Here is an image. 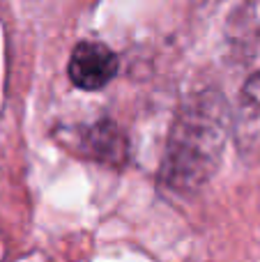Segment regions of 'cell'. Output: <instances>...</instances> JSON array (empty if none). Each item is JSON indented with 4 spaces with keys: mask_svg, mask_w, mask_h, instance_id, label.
I'll return each instance as SVG.
<instances>
[{
    "mask_svg": "<svg viewBox=\"0 0 260 262\" xmlns=\"http://www.w3.org/2000/svg\"><path fill=\"white\" fill-rule=\"evenodd\" d=\"M233 129V113L219 92H201L180 108L166 143L161 180L170 191H196L216 172L226 140Z\"/></svg>",
    "mask_w": 260,
    "mask_h": 262,
    "instance_id": "cell-1",
    "label": "cell"
},
{
    "mask_svg": "<svg viewBox=\"0 0 260 262\" xmlns=\"http://www.w3.org/2000/svg\"><path fill=\"white\" fill-rule=\"evenodd\" d=\"M237 147L247 157L260 154V72L253 74L242 88L237 118L233 120Z\"/></svg>",
    "mask_w": 260,
    "mask_h": 262,
    "instance_id": "cell-4",
    "label": "cell"
},
{
    "mask_svg": "<svg viewBox=\"0 0 260 262\" xmlns=\"http://www.w3.org/2000/svg\"><path fill=\"white\" fill-rule=\"evenodd\" d=\"M67 136V147L81 157L109 163V166H122L127 161V140L122 131L109 120L85 124V127H72Z\"/></svg>",
    "mask_w": 260,
    "mask_h": 262,
    "instance_id": "cell-2",
    "label": "cell"
},
{
    "mask_svg": "<svg viewBox=\"0 0 260 262\" xmlns=\"http://www.w3.org/2000/svg\"><path fill=\"white\" fill-rule=\"evenodd\" d=\"M118 55L101 41H81L69 58V78L81 90H101L118 74Z\"/></svg>",
    "mask_w": 260,
    "mask_h": 262,
    "instance_id": "cell-3",
    "label": "cell"
}]
</instances>
